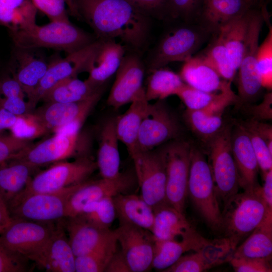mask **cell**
<instances>
[{"mask_svg":"<svg viewBox=\"0 0 272 272\" xmlns=\"http://www.w3.org/2000/svg\"><path fill=\"white\" fill-rule=\"evenodd\" d=\"M81 18L101 40L119 39L131 48L143 49L151 18L128 0H74Z\"/></svg>","mask_w":272,"mask_h":272,"instance_id":"cell-1","label":"cell"},{"mask_svg":"<svg viewBox=\"0 0 272 272\" xmlns=\"http://www.w3.org/2000/svg\"><path fill=\"white\" fill-rule=\"evenodd\" d=\"M14 46L24 49L48 48L67 54L79 50L95 40L88 33L70 22L50 21L28 29L10 32Z\"/></svg>","mask_w":272,"mask_h":272,"instance_id":"cell-2","label":"cell"},{"mask_svg":"<svg viewBox=\"0 0 272 272\" xmlns=\"http://www.w3.org/2000/svg\"><path fill=\"white\" fill-rule=\"evenodd\" d=\"M222 216V231L226 237L239 243L267 217L272 216V211L264 200L259 184L232 196L223 207Z\"/></svg>","mask_w":272,"mask_h":272,"instance_id":"cell-3","label":"cell"},{"mask_svg":"<svg viewBox=\"0 0 272 272\" xmlns=\"http://www.w3.org/2000/svg\"><path fill=\"white\" fill-rule=\"evenodd\" d=\"M187 195L206 223L214 231L222 229V216L208 162L191 145Z\"/></svg>","mask_w":272,"mask_h":272,"instance_id":"cell-4","label":"cell"},{"mask_svg":"<svg viewBox=\"0 0 272 272\" xmlns=\"http://www.w3.org/2000/svg\"><path fill=\"white\" fill-rule=\"evenodd\" d=\"M213 34L197 23H187L167 31L154 49L149 62L153 70L174 61H185L194 54Z\"/></svg>","mask_w":272,"mask_h":272,"instance_id":"cell-5","label":"cell"},{"mask_svg":"<svg viewBox=\"0 0 272 272\" xmlns=\"http://www.w3.org/2000/svg\"><path fill=\"white\" fill-rule=\"evenodd\" d=\"M96 169V162L87 156L78 157L71 162L54 163L32 177L25 188L13 200L30 194L55 192L79 184L88 180Z\"/></svg>","mask_w":272,"mask_h":272,"instance_id":"cell-6","label":"cell"},{"mask_svg":"<svg viewBox=\"0 0 272 272\" xmlns=\"http://www.w3.org/2000/svg\"><path fill=\"white\" fill-rule=\"evenodd\" d=\"M233 125H224L207 144L209 148L208 162L219 202L223 207L240 187L238 175L231 143Z\"/></svg>","mask_w":272,"mask_h":272,"instance_id":"cell-7","label":"cell"},{"mask_svg":"<svg viewBox=\"0 0 272 272\" xmlns=\"http://www.w3.org/2000/svg\"><path fill=\"white\" fill-rule=\"evenodd\" d=\"M265 8L261 10L254 8L250 19L249 27L239 65L238 78V96L236 105L241 107L250 104L261 94V85L257 70L256 56L262 26L265 22Z\"/></svg>","mask_w":272,"mask_h":272,"instance_id":"cell-8","label":"cell"},{"mask_svg":"<svg viewBox=\"0 0 272 272\" xmlns=\"http://www.w3.org/2000/svg\"><path fill=\"white\" fill-rule=\"evenodd\" d=\"M103 91L104 85L84 100L71 103H46L31 113L47 132L51 131L80 132Z\"/></svg>","mask_w":272,"mask_h":272,"instance_id":"cell-9","label":"cell"},{"mask_svg":"<svg viewBox=\"0 0 272 272\" xmlns=\"http://www.w3.org/2000/svg\"><path fill=\"white\" fill-rule=\"evenodd\" d=\"M80 184L55 192L33 193L16 199L8 205L11 217L37 222L56 223L65 218L69 198Z\"/></svg>","mask_w":272,"mask_h":272,"instance_id":"cell-10","label":"cell"},{"mask_svg":"<svg viewBox=\"0 0 272 272\" xmlns=\"http://www.w3.org/2000/svg\"><path fill=\"white\" fill-rule=\"evenodd\" d=\"M191 145L179 139L161 147L166 168L167 202L184 214L187 196Z\"/></svg>","mask_w":272,"mask_h":272,"instance_id":"cell-11","label":"cell"},{"mask_svg":"<svg viewBox=\"0 0 272 272\" xmlns=\"http://www.w3.org/2000/svg\"><path fill=\"white\" fill-rule=\"evenodd\" d=\"M131 159L143 199L153 209L167 202L166 168L161 148L139 151Z\"/></svg>","mask_w":272,"mask_h":272,"instance_id":"cell-12","label":"cell"},{"mask_svg":"<svg viewBox=\"0 0 272 272\" xmlns=\"http://www.w3.org/2000/svg\"><path fill=\"white\" fill-rule=\"evenodd\" d=\"M101 43V40H95L79 50L67 54L65 58L50 62L44 76L28 98L27 102L30 110H32L43 95L58 83L76 77L81 72H88Z\"/></svg>","mask_w":272,"mask_h":272,"instance_id":"cell-13","label":"cell"},{"mask_svg":"<svg viewBox=\"0 0 272 272\" xmlns=\"http://www.w3.org/2000/svg\"><path fill=\"white\" fill-rule=\"evenodd\" d=\"M181 133L180 124L164 100L150 103L139 133V151L153 150L171 141L179 139Z\"/></svg>","mask_w":272,"mask_h":272,"instance_id":"cell-14","label":"cell"},{"mask_svg":"<svg viewBox=\"0 0 272 272\" xmlns=\"http://www.w3.org/2000/svg\"><path fill=\"white\" fill-rule=\"evenodd\" d=\"M56 223L13 219L10 225L0 234V244L11 252L29 260L49 239Z\"/></svg>","mask_w":272,"mask_h":272,"instance_id":"cell-15","label":"cell"},{"mask_svg":"<svg viewBox=\"0 0 272 272\" xmlns=\"http://www.w3.org/2000/svg\"><path fill=\"white\" fill-rule=\"evenodd\" d=\"M137 183L134 173L120 172L114 178L87 180L74 191L67 202L65 218L79 215L88 203L118 194L131 193Z\"/></svg>","mask_w":272,"mask_h":272,"instance_id":"cell-16","label":"cell"},{"mask_svg":"<svg viewBox=\"0 0 272 272\" xmlns=\"http://www.w3.org/2000/svg\"><path fill=\"white\" fill-rule=\"evenodd\" d=\"M80 142V132H58L37 144H32L12 159L24 161L38 168L76 156Z\"/></svg>","mask_w":272,"mask_h":272,"instance_id":"cell-17","label":"cell"},{"mask_svg":"<svg viewBox=\"0 0 272 272\" xmlns=\"http://www.w3.org/2000/svg\"><path fill=\"white\" fill-rule=\"evenodd\" d=\"M120 251L131 272L152 268L154 238L150 231L129 224H119L115 229Z\"/></svg>","mask_w":272,"mask_h":272,"instance_id":"cell-18","label":"cell"},{"mask_svg":"<svg viewBox=\"0 0 272 272\" xmlns=\"http://www.w3.org/2000/svg\"><path fill=\"white\" fill-rule=\"evenodd\" d=\"M229 238L210 240L202 248L183 255L164 272H202L229 261L236 249Z\"/></svg>","mask_w":272,"mask_h":272,"instance_id":"cell-19","label":"cell"},{"mask_svg":"<svg viewBox=\"0 0 272 272\" xmlns=\"http://www.w3.org/2000/svg\"><path fill=\"white\" fill-rule=\"evenodd\" d=\"M56 223L54 230L43 247L29 260L49 272H75L76 256L63 224Z\"/></svg>","mask_w":272,"mask_h":272,"instance_id":"cell-20","label":"cell"},{"mask_svg":"<svg viewBox=\"0 0 272 272\" xmlns=\"http://www.w3.org/2000/svg\"><path fill=\"white\" fill-rule=\"evenodd\" d=\"M144 72L143 63L137 55L124 56L107 98L108 105L117 109L130 103L144 88Z\"/></svg>","mask_w":272,"mask_h":272,"instance_id":"cell-21","label":"cell"},{"mask_svg":"<svg viewBox=\"0 0 272 272\" xmlns=\"http://www.w3.org/2000/svg\"><path fill=\"white\" fill-rule=\"evenodd\" d=\"M152 234L158 240L181 241L200 239V235L181 213L166 202L153 209Z\"/></svg>","mask_w":272,"mask_h":272,"instance_id":"cell-22","label":"cell"},{"mask_svg":"<svg viewBox=\"0 0 272 272\" xmlns=\"http://www.w3.org/2000/svg\"><path fill=\"white\" fill-rule=\"evenodd\" d=\"M62 221L76 257L91 252L115 235L114 230L98 227L78 216Z\"/></svg>","mask_w":272,"mask_h":272,"instance_id":"cell-23","label":"cell"},{"mask_svg":"<svg viewBox=\"0 0 272 272\" xmlns=\"http://www.w3.org/2000/svg\"><path fill=\"white\" fill-rule=\"evenodd\" d=\"M231 143L240 187L247 190L258 185V164L248 134L242 123L232 126Z\"/></svg>","mask_w":272,"mask_h":272,"instance_id":"cell-24","label":"cell"},{"mask_svg":"<svg viewBox=\"0 0 272 272\" xmlns=\"http://www.w3.org/2000/svg\"><path fill=\"white\" fill-rule=\"evenodd\" d=\"M34 49L14 46L9 72L21 86L28 98L46 73L49 63L34 53Z\"/></svg>","mask_w":272,"mask_h":272,"instance_id":"cell-25","label":"cell"},{"mask_svg":"<svg viewBox=\"0 0 272 272\" xmlns=\"http://www.w3.org/2000/svg\"><path fill=\"white\" fill-rule=\"evenodd\" d=\"M258 0H205L198 23L216 35L230 21L255 7Z\"/></svg>","mask_w":272,"mask_h":272,"instance_id":"cell-26","label":"cell"},{"mask_svg":"<svg viewBox=\"0 0 272 272\" xmlns=\"http://www.w3.org/2000/svg\"><path fill=\"white\" fill-rule=\"evenodd\" d=\"M130 103L127 110L116 117V130L118 140L125 146L131 158L139 151V133L150 104L146 98L144 88Z\"/></svg>","mask_w":272,"mask_h":272,"instance_id":"cell-27","label":"cell"},{"mask_svg":"<svg viewBox=\"0 0 272 272\" xmlns=\"http://www.w3.org/2000/svg\"><path fill=\"white\" fill-rule=\"evenodd\" d=\"M179 75L185 84L202 91L216 93L231 89V83L222 79L199 55L184 61Z\"/></svg>","mask_w":272,"mask_h":272,"instance_id":"cell-28","label":"cell"},{"mask_svg":"<svg viewBox=\"0 0 272 272\" xmlns=\"http://www.w3.org/2000/svg\"><path fill=\"white\" fill-rule=\"evenodd\" d=\"M122 45L114 40H101V45L91 62L85 81L98 89L116 73L124 56Z\"/></svg>","mask_w":272,"mask_h":272,"instance_id":"cell-29","label":"cell"},{"mask_svg":"<svg viewBox=\"0 0 272 272\" xmlns=\"http://www.w3.org/2000/svg\"><path fill=\"white\" fill-rule=\"evenodd\" d=\"M112 198L119 224H129L152 232L154 211L141 195L122 193Z\"/></svg>","mask_w":272,"mask_h":272,"instance_id":"cell-30","label":"cell"},{"mask_svg":"<svg viewBox=\"0 0 272 272\" xmlns=\"http://www.w3.org/2000/svg\"><path fill=\"white\" fill-rule=\"evenodd\" d=\"M116 130V117L107 120L100 134L96 164L102 178H114L120 172V157Z\"/></svg>","mask_w":272,"mask_h":272,"instance_id":"cell-31","label":"cell"},{"mask_svg":"<svg viewBox=\"0 0 272 272\" xmlns=\"http://www.w3.org/2000/svg\"><path fill=\"white\" fill-rule=\"evenodd\" d=\"M37 168L15 159L0 165V195L8 206L25 188Z\"/></svg>","mask_w":272,"mask_h":272,"instance_id":"cell-32","label":"cell"},{"mask_svg":"<svg viewBox=\"0 0 272 272\" xmlns=\"http://www.w3.org/2000/svg\"><path fill=\"white\" fill-rule=\"evenodd\" d=\"M254 8L226 23L220 28L216 34L226 48L237 71L241 60L250 19Z\"/></svg>","mask_w":272,"mask_h":272,"instance_id":"cell-33","label":"cell"},{"mask_svg":"<svg viewBox=\"0 0 272 272\" xmlns=\"http://www.w3.org/2000/svg\"><path fill=\"white\" fill-rule=\"evenodd\" d=\"M37 10L31 0H0V25L9 33L28 29L36 24Z\"/></svg>","mask_w":272,"mask_h":272,"instance_id":"cell-34","label":"cell"},{"mask_svg":"<svg viewBox=\"0 0 272 272\" xmlns=\"http://www.w3.org/2000/svg\"><path fill=\"white\" fill-rule=\"evenodd\" d=\"M209 240L203 237L200 239L181 241L154 239L152 268L163 271L174 264L183 254L190 250H199Z\"/></svg>","mask_w":272,"mask_h":272,"instance_id":"cell-35","label":"cell"},{"mask_svg":"<svg viewBox=\"0 0 272 272\" xmlns=\"http://www.w3.org/2000/svg\"><path fill=\"white\" fill-rule=\"evenodd\" d=\"M272 255V216L266 219L235 250L232 257L270 260Z\"/></svg>","mask_w":272,"mask_h":272,"instance_id":"cell-36","label":"cell"},{"mask_svg":"<svg viewBox=\"0 0 272 272\" xmlns=\"http://www.w3.org/2000/svg\"><path fill=\"white\" fill-rule=\"evenodd\" d=\"M99 88H93L86 81L76 77H71L57 84L43 95L41 101L45 103L81 101L89 98Z\"/></svg>","mask_w":272,"mask_h":272,"instance_id":"cell-37","label":"cell"},{"mask_svg":"<svg viewBox=\"0 0 272 272\" xmlns=\"http://www.w3.org/2000/svg\"><path fill=\"white\" fill-rule=\"evenodd\" d=\"M145 95L148 101L165 100L171 95H176L185 84L179 74L163 67L151 71Z\"/></svg>","mask_w":272,"mask_h":272,"instance_id":"cell-38","label":"cell"},{"mask_svg":"<svg viewBox=\"0 0 272 272\" xmlns=\"http://www.w3.org/2000/svg\"><path fill=\"white\" fill-rule=\"evenodd\" d=\"M223 114L206 109H186L184 116L193 132L207 144L224 126Z\"/></svg>","mask_w":272,"mask_h":272,"instance_id":"cell-39","label":"cell"},{"mask_svg":"<svg viewBox=\"0 0 272 272\" xmlns=\"http://www.w3.org/2000/svg\"><path fill=\"white\" fill-rule=\"evenodd\" d=\"M224 80L231 83L237 70L234 66L229 53L219 37L215 35L208 47L200 54Z\"/></svg>","mask_w":272,"mask_h":272,"instance_id":"cell-40","label":"cell"},{"mask_svg":"<svg viewBox=\"0 0 272 272\" xmlns=\"http://www.w3.org/2000/svg\"><path fill=\"white\" fill-rule=\"evenodd\" d=\"M117 244L115 233L113 237L91 252L76 257L75 271H104L110 259L117 250Z\"/></svg>","mask_w":272,"mask_h":272,"instance_id":"cell-41","label":"cell"},{"mask_svg":"<svg viewBox=\"0 0 272 272\" xmlns=\"http://www.w3.org/2000/svg\"><path fill=\"white\" fill-rule=\"evenodd\" d=\"M112 197H107L88 203L77 216L98 227L110 228L116 217Z\"/></svg>","mask_w":272,"mask_h":272,"instance_id":"cell-42","label":"cell"},{"mask_svg":"<svg viewBox=\"0 0 272 272\" xmlns=\"http://www.w3.org/2000/svg\"><path fill=\"white\" fill-rule=\"evenodd\" d=\"M228 90L216 93L202 91L184 84L177 92V96L189 110L205 109L226 95L232 92Z\"/></svg>","mask_w":272,"mask_h":272,"instance_id":"cell-43","label":"cell"},{"mask_svg":"<svg viewBox=\"0 0 272 272\" xmlns=\"http://www.w3.org/2000/svg\"><path fill=\"white\" fill-rule=\"evenodd\" d=\"M269 30L262 43L258 46L257 56V70L263 88H272V27L269 24Z\"/></svg>","mask_w":272,"mask_h":272,"instance_id":"cell-44","label":"cell"},{"mask_svg":"<svg viewBox=\"0 0 272 272\" xmlns=\"http://www.w3.org/2000/svg\"><path fill=\"white\" fill-rule=\"evenodd\" d=\"M241 123L248 134L263 178L267 172L272 170V153L269 150L266 142L247 121Z\"/></svg>","mask_w":272,"mask_h":272,"instance_id":"cell-45","label":"cell"},{"mask_svg":"<svg viewBox=\"0 0 272 272\" xmlns=\"http://www.w3.org/2000/svg\"><path fill=\"white\" fill-rule=\"evenodd\" d=\"M172 19L183 22L197 23L205 0H170Z\"/></svg>","mask_w":272,"mask_h":272,"instance_id":"cell-46","label":"cell"},{"mask_svg":"<svg viewBox=\"0 0 272 272\" xmlns=\"http://www.w3.org/2000/svg\"><path fill=\"white\" fill-rule=\"evenodd\" d=\"M0 132V165L12 159L15 155L32 144L30 140L11 133Z\"/></svg>","mask_w":272,"mask_h":272,"instance_id":"cell-47","label":"cell"},{"mask_svg":"<svg viewBox=\"0 0 272 272\" xmlns=\"http://www.w3.org/2000/svg\"><path fill=\"white\" fill-rule=\"evenodd\" d=\"M150 18L172 19L170 0H128Z\"/></svg>","mask_w":272,"mask_h":272,"instance_id":"cell-48","label":"cell"},{"mask_svg":"<svg viewBox=\"0 0 272 272\" xmlns=\"http://www.w3.org/2000/svg\"><path fill=\"white\" fill-rule=\"evenodd\" d=\"M37 10L45 14L50 21L70 22L64 0H31Z\"/></svg>","mask_w":272,"mask_h":272,"instance_id":"cell-49","label":"cell"},{"mask_svg":"<svg viewBox=\"0 0 272 272\" xmlns=\"http://www.w3.org/2000/svg\"><path fill=\"white\" fill-rule=\"evenodd\" d=\"M27 259L9 250L0 244V272H26Z\"/></svg>","mask_w":272,"mask_h":272,"instance_id":"cell-50","label":"cell"},{"mask_svg":"<svg viewBox=\"0 0 272 272\" xmlns=\"http://www.w3.org/2000/svg\"><path fill=\"white\" fill-rule=\"evenodd\" d=\"M270 261L262 259L232 257L229 262L236 272H271Z\"/></svg>","mask_w":272,"mask_h":272,"instance_id":"cell-51","label":"cell"},{"mask_svg":"<svg viewBox=\"0 0 272 272\" xmlns=\"http://www.w3.org/2000/svg\"><path fill=\"white\" fill-rule=\"evenodd\" d=\"M251 119L262 121L272 119V93L268 92L264 95L262 101L258 105L248 104L243 105Z\"/></svg>","mask_w":272,"mask_h":272,"instance_id":"cell-52","label":"cell"},{"mask_svg":"<svg viewBox=\"0 0 272 272\" xmlns=\"http://www.w3.org/2000/svg\"><path fill=\"white\" fill-rule=\"evenodd\" d=\"M25 96L21 86L10 73L0 77V100L12 97L24 98Z\"/></svg>","mask_w":272,"mask_h":272,"instance_id":"cell-53","label":"cell"},{"mask_svg":"<svg viewBox=\"0 0 272 272\" xmlns=\"http://www.w3.org/2000/svg\"><path fill=\"white\" fill-rule=\"evenodd\" d=\"M0 108L17 116L30 113L27 102L24 98L12 97L0 100Z\"/></svg>","mask_w":272,"mask_h":272,"instance_id":"cell-54","label":"cell"},{"mask_svg":"<svg viewBox=\"0 0 272 272\" xmlns=\"http://www.w3.org/2000/svg\"><path fill=\"white\" fill-rule=\"evenodd\" d=\"M104 272H131L120 250H117L114 253Z\"/></svg>","mask_w":272,"mask_h":272,"instance_id":"cell-55","label":"cell"},{"mask_svg":"<svg viewBox=\"0 0 272 272\" xmlns=\"http://www.w3.org/2000/svg\"><path fill=\"white\" fill-rule=\"evenodd\" d=\"M257 132L266 142L268 148L272 153V126L271 125L252 119L247 120Z\"/></svg>","mask_w":272,"mask_h":272,"instance_id":"cell-56","label":"cell"},{"mask_svg":"<svg viewBox=\"0 0 272 272\" xmlns=\"http://www.w3.org/2000/svg\"><path fill=\"white\" fill-rule=\"evenodd\" d=\"M263 179L264 184L261 187L263 197L268 209L272 211V170L267 172Z\"/></svg>","mask_w":272,"mask_h":272,"instance_id":"cell-57","label":"cell"},{"mask_svg":"<svg viewBox=\"0 0 272 272\" xmlns=\"http://www.w3.org/2000/svg\"><path fill=\"white\" fill-rule=\"evenodd\" d=\"M20 116L14 115L0 108V132L11 129L18 121Z\"/></svg>","mask_w":272,"mask_h":272,"instance_id":"cell-58","label":"cell"},{"mask_svg":"<svg viewBox=\"0 0 272 272\" xmlns=\"http://www.w3.org/2000/svg\"><path fill=\"white\" fill-rule=\"evenodd\" d=\"M12 220L8 206L0 195V234L10 225Z\"/></svg>","mask_w":272,"mask_h":272,"instance_id":"cell-59","label":"cell"},{"mask_svg":"<svg viewBox=\"0 0 272 272\" xmlns=\"http://www.w3.org/2000/svg\"><path fill=\"white\" fill-rule=\"evenodd\" d=\"M71 14L77 18H81L74 0H64Z\"/></svg>","mask_w":272,"mask_h":272,"instance_id":"cell-60","label":"cell"},{"mask_svg":"<svg viewBox=\"0 0 272 272\" xmlns=\"http://www.w3.org/2000/svg\"><path fill=\"white\" fill-rule=\"evenodd\" d=\"M259 1V0H258Z\"/></svg>","mask_w":272,"mask_h":272,"instance_id":"cell-61","label":"cell"}]
</instances>
